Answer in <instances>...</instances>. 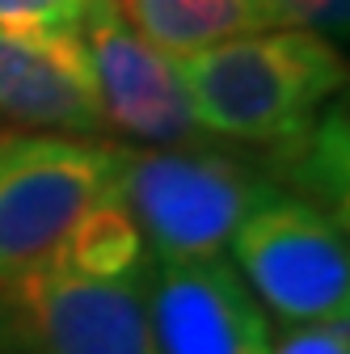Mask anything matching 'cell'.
<instances>
[{"mask_svg": "<svg viewBox=\"0 0 350 354\" xmlns=\"http://www.w3.org/2000/svg\"><path fill=\"white\" fill-rule=\"evenodd\" d=\"M228 261L261 308H270L287 325L350 313L346 219L304 194L275 190L261 198L237 224Z\"/></svg>", "mask_w": 350, "mask_h": 354, "instance_id": "5", "label": "cell"}, {"mask_svg": "<svg viewBox=\"0 0 350 354\" xmlns=\"http://www.w3.org/2000/svg\"><path fill=\"white\" fill-rule=\"evenodd\" d=\"M148 317L160 354H270L275 325L228 253L148 261Z\"/></svg>", "mask_w": 350, "mask_h": 354, "instance_id": "7", "label": "cell"}, {"mask_svg": "<svg viewBox=\"0 0 350 354\" xmlns=\"http://www.w3.org/2000/svg\"><path fill=\"white\" fill-rule=\"evenodd\" d=\"M283 190L266 148L203 140L186 148L118 144V198L148 261L220 257L241 219Z\"/></svg>", "mask_w": 350, "mask_h": 354, "instance_id": "2", "label": "cell"}, {"mask_svg": "<svg viewBox=\"0 0 350 354\" xmlns=\"http://www.w3.org/2000/svg\"><path fill=\"white\" fill-rule=\"evenodd\" d=\"M80 42L93 68L106 131H118L144 148H186L211 140L190 114L178 59L127 26L118 0H89L80 17Z\"/></svg>", "mask_w": 350, "mask_h": 354, "instance_id": "6", "label": "cell"}, {"mask_svg": "<svg viewBox=\"0 0 350 354\" xmlns=\"http://www.w3.org/2000/svg\"><path fill=\"white\" fill-rule=\"evenodd\" d=\"M203 136L237 148H279L346 97V59L313 30H261L178 59Z\"/></svg>", "mask_w": 350, "mask_h": 354, "instance_id": "1", "label": "cell"}, {"mask_svg": "<svg viewBox=\"0 0 350 354\" xmlns=\"http://www.w3.org/2000/svg\"><path fill=\"white\" fill-rule=\"evenodd\" d=\"M270 354H350V317L287 325L283 333H275Z\"/></svg>", "mask_w": 350, "mask_h": 354, "instance_id": "11", "label": "cell"}, {"mask_svg": "<svg viewBox=\"0 0 350 354\" xmlns=\"http://www.w3.org/2000/svg\"><path fill=\"white\" fill-rule=\"evenodd\" d=\"M118 13L144 42L173 59L270 30L257 0H118Z\"/></svg>", "mask_w": 350, "mask_h": 354, "instance_id": "9", "label": "cell"}, {"mask_svg": "<svg viewBox=\"0 0 350 354\" xmlns=\"http://www.w3.org/2000/svg\"><path fill=\"white\" fill-rule=\"evenodd\" d=\"M0 118L34 136H106L80 30L0 26Z\"/></svg>", "mask_w": 350, "mask_h": 354, "instance_id": "8", "label": "cell"}, {"mask_svg": "<svg viewBox=\"0 0 350 354\" xmlns=\"http://www.w3.org/2000/svg\"><path fill=\"white\" fill-rule=\"evenodd\" d=\"M89 0H0V26H51L80 30Z\"/></svg>", "mask_w": 350, "mask_h": 354, "instance_id": "12", "label": "cell"}, {"mask_svg": "<svg viewBox=\"0 0 350 354\" xmlns=\"http://www.w3.org/2000/svg\"><path fill=\"white\" fill-rule=\"evenodd\" d=\"M0 354H160L148 317V257L98 266L59 253L5 283Z\"/></svg>", "mask_w": 350, "mask_h": 354, "instance_id": "3", "label": "cell"}, {"mask_svg": "<svg viewBox=\"0 0 350 354\" xmlns=\"http://www.w3.org/2000/svg\"><path fill=\"white\" fill-rule=\"evenodd\" d=\"M270 30H313L321 38H346V0H257Z\"/></svg>", "mask_w": 350, "mask_h": 354, "instance_id": "10", "label": "cell"}, {"mask_svg": "<svg viewBox=\"0 0 350 354\" xmlns=\"http://www.w3.org/2000/svg\"><path fill=\"white\" fill-rule=\"evenodd\" d=\"M110 198H118V144L0 136V287L51 266Z\"/></svg>", "mask_w": 350, "mask_h": 354, "instance_id": "4", "label": "cell"}]
</instances>
